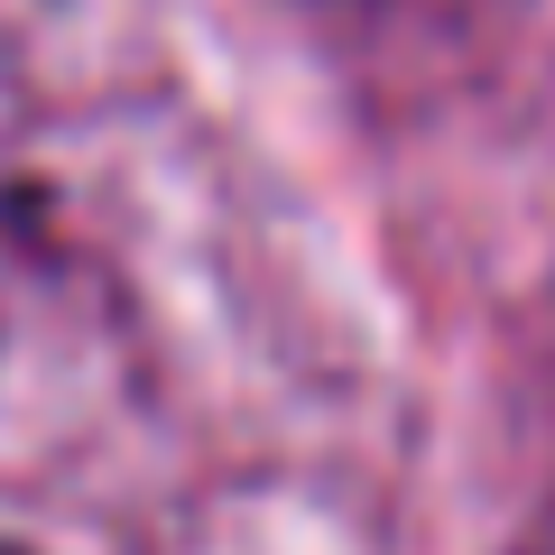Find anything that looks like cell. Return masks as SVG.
<instances>
[{
  "mask_svg": "<svg viewBox=\"0 0 555 555\" xmlns=\"http://www.w3.org/2000/svg\"><path fill=\"white\" fill-rule=\"evenodd\" d=\"M0 555H20V546H0Z\"/></svg>",
  "mask_w": 555,
  "mask_h": 555,
  "instance_id": "obj_1",
  "label": "cell"
}]
</instances>
